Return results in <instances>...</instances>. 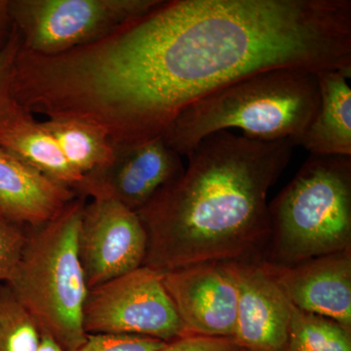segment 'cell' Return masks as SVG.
Instances as JSON below:
<instances>
[{
	"instance_id": "44dd1931",
	"label": "cell",
	"mask_w": 351,
	"mask_h": 351,
	"mask_svg": "<svg viewBox=\"0 0 351 351\" xmlns=\"http://www.w3.org/2000/svg\"><path fill=\"white\" fill-rule=\"evenodd\" d=\"M166 343L132 335H87L84 343L73 351H159Z\"/></svg>"
},
{
	"instance_id": "4fadbf2b",
	"label": "cell",
	"mask_w": 351,
	"mask_h": 351,
	"mask_svg": "<svg viewBox=\"0 0 351 351\" xmlns=\"http://www.w3.org/2000/svg\"><path fill=\"white\" fill-rule=\"evenodd\" d=\"M75 197L73 189L0 147V215L4 218L36 228L55 218Z\"/></svg>"
},
{
	"instance_id": "cb8c5ba5",
	"label": "cell",
	"mask_w": 351,
	"mask_h": 351,
	"mask_svg": "<svg viewBox=\"0 0 351 351\" xmlns=\"http://www.w3.org/2000/svg\"><path fill=\"white\" fill-rule=\"evenodd\" d=\"M36 351H66L48 335L43 334L40 345Z\"/></svg>"
},
{
	"instance_id": "2e32d148",
	"label": "cell",
	"mask_w": 351,
	"mask_h": 351,
	"mask_svg": "<svg viewBox=\"0 0 351 351\" xmlns=\"http://www.w3.org/2000/svg\"><path fill=\"white\" fill-rule=\"evenodd\" d=\"M61 147L71 167L82 176L112 162L115 149L100 127L75 119H48L41 122Z\"/></svg>"
},
{
	"instance_id": "277c9868",
	"label": "cell",
	"mask_w": 351,
	"mask_h": 351,
	"mask_svg": "<svg viewBox=\"0 0 351 351\" xmlns=\"http://www.w3.org/2000/svg\"><path fill=\"white\" fill-rule=\"evenodd\" d=\"M85 204L84 197H75L55 218L32 228L17 269L5 283L41 334L66 351L87 338L83 311L89 289L77 246Z\"/></svg>"
},
{
	"instance_id": "9c48e42d",
	"label": "cell",
	"mask_w": 351,
	"mask_h": 351,
	"mask_svg": "<svg viewBox=\"0 0 351 351\" xmlns=\"http://www.w3.org/2000/svg\"><path fill=\"white\" fill-rule=\"evenodd\" d=\"M181 156L163 137L117 149L114 159L103 169L83 176L76 195L110 198L137 213L170 182L184 173Z\"/></svg>"
},
{
	"instance_id": "5b68a950",
	"label": "cell",
	"mask_w": 351,
	"mask_h": 351,
	"mask_svg": "<svg viewBox=\"0 0 351 351\" xmlns=\"http://www.w3.org/2000/svg\"><path fill=\"white\" fill-rule=\"evenodd\" d=\"M269 208L263 262L291 265L351 249V156L309 154Z\"/></svg>"
},
{
	"instance_id": "ba28073f",
	"label": "cell",
	"mask_w": 351,
	"mask_h": 351,
	"mask_svg": "<svg viewBox=\"0 0 351 351\" xmlns=\"http://www.w3.org/2000/svg\"><path fill=\"white\" fill-rule=\"evenodd\" d=\"M77 246L91 289L143 267L147 235L135 211L117 200L94 198L83 209Z\"/></svg>"
},
{
	"instance_id": "e0dca14e",
	"label": "cell",
	"mask_w": 351,
	"mask_h": 351,
	"mask_svg": "<svg viewBox=\"0 0 351 351\" xmlns=\"http://www.w3.org/2000/svg\"><path fill=\"white\" fill-rule=\"evenodd\" d=\"M285 351H351V332L335 320L292 306Z\"/></svg>"
},
{
	"instance_id": "ffe728a7",
	"label": "cell",
	"mask_w": 351,
	"mask_h": 351,
	"mask_svg": "<svg viewBox=\"0 0 351 351\" xmlns=\"http://www.w3.org/2000/svg\"><path fill=\"white\" fill-rule=\"evenodd\" d=\"M27 241L21 225L0 215V280L8 282L17 269Z\"/></svg>"
},
{
	"instance_id": "6da1fadb",
	"label": "cell",
	"mask_w": 351,
	"mask_h": 351,
	"mask_svg": "<svg viewBox=\"0 0 351 351\" xmlns=\"http://www.w3.org/2000/svg\"><path fill=\"white\" fill-rule=\"evenodd\" d=\"M351 73L350 0H159L73 55L76 96L117 147L163 137L195 101L271 71Z\"/></svg>"
},
{
	"instance_id": "3957f363",
	"label": "cell",
	"mask_w": 351,
	"mask_h": 351,
	"mask_svg": "<svg viewBox=\"0 0 351 351\" xmlns=\"http://www.w3.org/2000/svg\"><path fill=\"white\" fill-rule=\"evenodd\" d=\"M317 73L271 69L247 76L182 110L163 135L166 145L186 156L202 138L237 128L263 142L295 145L319 107Z\"/></svg>"
},
{
	"instance_id": "30bf717a",
	"label": "cell",
	"mask_w": 351,
	"mask_h": 351,
	"mask_svg": "<svg viewBox=\"0 0 351 351\" xmlns=\"http://www.w3.org/2000/svg\"><path fill=\"white\" fill-rule=\"evenodd\" d=\"M188 335L232 339L237 288L230 262H206L161 274Z\"/></svg>"
},
{
	"instance_id": "8fae6325",
	"label": "cell",
	"mask_w": 351,
	"mask_h": 351,
	"mask_svg": "<svg viewBox=\"0 0 351 351\" xmlns=\"http://www.w3.org/2000/svg\"><path fill=\"white\" fill-rule=\"evenodd\" d=\"M237 288L232 339L247 351H285L292 304L263 262H230Z\"/></svg>"
},
{
	"instance_id": "d4e9b609",
	"label": "cell",
	"mask_w": 351,
	"mask_h": 351,
	"mask_svg": "<svg viewBox=\"0 0 351 351\" xmlns=\"http://www.w3.org/2000/svg\"><path fill=\"white\" fill-rule=\"evenodd\" d=\"M247 351V350H246Z\"/></svg>"
},
{
	"instance_id": "52a82bcc",
	"label": "cell",
	"mask_w": 351,
	"mask_h": 351,
	"mask_svg": "<svg viewBox=\"0 0 351 351\" xmlns=\"http://www.w3.org/2000/svg\"><path fill=\"white\" fill-rule=\"evenodd\" d=\"M83 327L87 335H132L164 343L188 335L162 276L145 265L89 289Z\"/></svg>"
},
{
	"instance_id": "7c38bea8",
	"label": "cell",
	"mask_w": 351,
	"mask_h": 351,
	"mask_svg": "<svg viewBox=\"0 0 351 351\" xmlns=\"http://www.w3.org/2000/svg\"><path fill=\"white\" fill-rule=\"evenodd\" d=\"M263 263L293 306L335 320L351 332V249L291 265Z\"/></svg>"
},
{
	"instance_id": "5bb4252c",
	"label": "cell",
	"mask_w": 351,
	"mask_h": 351,
	"mask_svg": "<svg viewBox=\"0 0 351 351\" xmlns=\"http://www.w3.org/2000/svg\"><path fill=\"white\" fill-rule=\"evenodd\" d=\"M350 76L343 71L317 73L319 107L295 145L313 156H351Z\"/></svg>"
},
{
	"instance_id": "8992f818",
	"label": "cell",
	"mask_w": 351,
	"mask_h": 351,
	"mask_svg": "<svg viewBox=\"0 0 351 351\" xmlns=\"http://www.w3.org/2000/svg\"><path fill=\"white\" fill-rule=\"evenodd\" d=\"M159 0H9L23 49L56 56L105 38Z\"/></svg>"
},
{
	"instance_id": "603a6c76",
	"label": "cell",
	"mask_w": 351,
	"mask_h": 351,
	"mask_svg": "<svg viewBox=\"0 0 351 351\" xmlns=\"http://www.w3.org/2000/svg\"><path fill=\"white\" fill-rule=\"evenodd\" d=\"M12 27L9 13V0H0V47L10 36Z\"/></svg>"
},
{
	"instance_id": "ac0fdd59",
	"label": "cell",
	"mask_w": 351,
	"mask_h": 351,
	"mask_svg": "<svg viewBox=\"0 0 351 351\" xmlns=\"http://www.w3.org/2000/svg\"><path fill=\"white\" fill-rule=\"evenodd\" d=\"M41 337L36 321L9 286H0V351H36Z\"/></svg>"
},
{
	"instance_id": "7402d4cb",
	"label": "cell",
	"mask_w": 351,
	"mask_h": 351,
	"mask_svg": "<svg viewBox=\"0 0 351 351\" xmlns=\"http://www.w3.org/2000/svg\"><path fill=\"white\" fill-rule=\"evenodd\" d=\"M159 351H246L232 339L186 335L166 343Z\"/></svg>"
},
{
	"instance_id": "9a60e30c",
	"label": "cell",
	"mask_w": 351,
	"mask_h": 351,
	"mask_svg": "<svg viewBox=\"0 0 351 351\" xmlns=\"http://www.w3.org/2000/svg\"><path fill=\"white\" fill-rule=\"evenodd\" d=\"M0 147L75 191L82 184L83 176L71 167L56 140L32 115L6 132L0 138Z\"/></svg>"
},
{
	"instance_id": "d6986e66",
	"label": "cell",
	"mask_w": 351,
	"mask_h": 351,
	"mask_svg": "<svg viewBox=\"0 0 351 351\" xmlns=\"http://www.w3.org/2000/svg\"><path fill=\"white\" fill-rule=\"evenodd\" d=\"M20 48L19 34L12 27L10 36L0 47V138L16 124L32 117L21 107L14 94L15 64Z\"/></svg>"
},
{
	"instance_id": "7a4b0ae2",
	"label": "cell",
	"mask_w": 351,
	"mask_h": 351,
	"mask_svg": "<svg viewBox=\"0 0 351 351\" xmlns=\"http://www.w3.org/2000/svg\"><path fill=\"white\" fill-rule=\"evenodd\" d=\"M294 147L228 130L202 138L184 173L137 212L147 235L145 267L162 274L200 263L263 262L267 195Z\"/></svg>"
}]
</instances>
